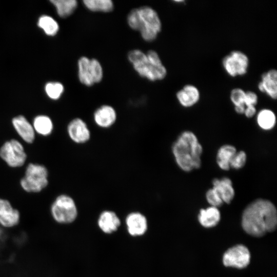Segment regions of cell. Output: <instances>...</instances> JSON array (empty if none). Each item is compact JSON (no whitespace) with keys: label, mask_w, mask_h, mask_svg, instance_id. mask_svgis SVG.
<instances>
[{"label":"cell","mask_w":277,"mask_h":277,"mask_svg":"<svg viewBox=\"0 0 277 277\" xmlns=\"http://www.w3.org/2000/svg\"><path fill=\"white\" fill-rule=\"evenodd\" d=\"M242 226L248 234L262 236L274 231L277 225V212L270 201L258 199L248 205L242 216Z\"/></svg>","instance_id":"6da1fadb"},{"label":"cell","mask_w":277,"mask_h":277,"mask_svg":"<svg viewBox=\"0 0 277 277\" xmlns=\"http://www.w3.org/2000/svg\"><path fill=\"white\" fill-rule=\"evenodd\" d=\"M171 150L176 164L184 171L201 167L203 147L193 132H182L173 143Z\"/></svg>","instance_id":"7a4b0ae2"},{"label":"cell","mask_w":277,"mask_h":277,"mask_svg":"<svg viewBox=\"0 0 277 277\" xmlns=\"http://www.w3.org/2000/svg\"><path fill=\"white\" fill-rule=\"evenodd\" d=\"M127 22L130 28L139 31L143 38L148 42L154 40L162 29L157 12L148 6L132 10L128 15Z\"/></svg>","instance_id":"3957f363"},{"label":"cell","mask_w":277,"mask_h":277,"mask_svg":"<svg viewBox=\"0 0 277 277\" xmlns=\"http://www.w3.org/2000/svg\"><path fill=\"white\" fill-rule=\"evenodd\" d=\"M130 63L138 74L151 81L164 79L167 70L163 65L158 54L153 50L145 54L135 49L129 52L128 56Z\"/></svg>","instance_id":"277c9868"},{"label":"cell","mask_w":277,"mask_h":277,"mask_svg":"<svg viewBox=\"0 0 277 277\" xmlns=\"http://www.w3.org/2000/svg\"><path fill=\"white\" fill-rule=\"evenodd\" d=\"M48 170L45 166L31 163L28 165L24 176L20 180V185L26 192H39L48 185Z\"/></svg>","instance_id":"5b68a950"},{"label":"cell","mask_w":277,"mask_h":277,"mask_svg":"<svg viewBox=\"0 0 277 277\" xmlns=\"http://www.w3.org/2000/svg\"><path fill=\"white\" fill-rule=\"evenodd\" d=\"M53 219L60 224H69L74 222L78 214L74 200L70 195L62 194L58 195L51 206Z\"/></svg>","instance_id":"8992f818"},{"label":"cell","mask_w":277,"mask_h":277,"mask_svg":"<svg viewBox=\"0 0 277 277\" xmlns=\"http://www.w3.org/2000/svg\"><path fill=\"white\" fill-rule=\"evenodd\" d=\"M103 69L100 62L95 58L81 57L78 61V75L83 84L90 86L99 83L103 78Z\"/></svg>","instance_id":"52a82bcc"},{"label":"cell","mask_w":277,"mask_h":277,"mask_svg":"<svg viewBox=\"0 0 277 277\" xmlns=\"http://www.w3.org/2000/svg\"><path fill=\"white\" fill-rule=\"evenodd\" d=\"M0 157L10 167L22 166L27 159L22 144L16 139L5 142L0 147Z\"/></svg>","instance_id":"ba28073f"},{"label":"cell","mask_w":277,"mask_h":277,"mask_svg":"<svg viewBox=\"0 0 277 277\" xmlns=\"http://www.w3.org/2000/svg\"><path fill=\"white\" fill-rule=\"evenodd\" d=\"M222 64L226 72L230 76L235 77L246 73L249 66V59L244 53L234 50L223 58Z\"/></svg>","instance_id":"9c48e42d"},{"label":"cell","mask_w":277,"mask_h":277,"mask_svg":"<svg viewBox=\"0 0 277 277\" xmlns=\"http://www.w3.org/2000/svg\"><path fill=\"white\" fill-rule=\"evenodd\" d=\"M250 261V253L245 245L238 244L227 249L223 256V263L226 267L243 269Z\"/></svg>","instance_id":"30bf717a"},{"label":"cell","mask_w":277,"mask_h":277,"mask_svg":"<svg viewBox=\"0 0 277 277\" xmlns=\"http://www.w3.org/2000/svg\"><path fill=\"white\" fill-rule=\"evenodd\" d=\"M67 131L70 140L75 144H86L91 138L89 127L85 121L79 117L73 118L68 123Z\"/></svg>","instance_id":"8fae6325"},{"label":"cell","mask_w":277,"mask_h":277,"mask_svg":"<svg viewBox=\"0 0 277 277\" xmlns=\"http://www.w3.org/2000/svg\"><path fill=\"white\" fill-rule=\"evenodd\" d=\"M125 223L128 233L132 236L143 235L147 230V218L138 211L128 213L126 217Z\"/></svg>","instance_id":"7c38bea8"},{"label":"cell","mask_w":277,"mask_h":277,"mask_svg":"<svg viewBox=\"0 0 277 277\" xmlns=\"http://www.w3.org/2000/svg\"><path fill=\"white\" fill-rule=\"evenodd\" d=\"M93 118L95 124L97 127L102 129H109L115 123L117 114L113 107L104 105L95 110Z\"/></svg>","instance_id":"4fadbf2b"},{"label":"cell","mask_w":277,"mask_h":277,"mask_svg":"<svg viewBox=\"0 0 277 277\" xmlns=\"http://www.w3.org/2000/svg\"><path fill=\"white\" fill-rule=\"evenodd\" d=\"M19 218V211L9 201L0 198V225L6 228L14 227L18 223Z\"/></svg>","instance_id":"5bb4252c"},{"label":"cell","mask_w":277,"mask_h":277,"mask_svg":"<svg viewBox=\"0 0 277 277\" xmlns=\"http://www.w3.org/2000/svg\"><path fill=\"white\" fill-rule=\"evenodd\" d=\"M12 124L17 134L26 143H32L35 132L32 125L23 115H18L12 120Z\"/></svg>","instance_id":"9a60e30c"},{"label":"cell","mask_w":277,"mask_h":277,"mask_svg":"<svg viewBox=\"0 0 277 277\" xmlns=\"http://www.w3.org/2000/svg\"><path fill=\"white\" fill-rule=\"evenodd\" d=\"M97 225L104 233L111 234L117 230L121 225V221L115 212L105 210L100 214Z\"/></svg>","instance_id":"2e32d148"},{"label":"cell","mask_w":277,"mask_h":277,"mask_svg":"<svg viewBox=\"0 0 277 277\" xmlns=\"http://www.w3.org/2000/svg\"><path fill=\"white\" fill-rule=\"evenodd\" d=\"M214 188L223 203L230 204L235 196V191L232 181L227 177L221 179L214 178L212 181Z\"/></svg>","instance_id":"e0dca14e"},{"label":"cell","mask_w":277,"mask_h":277,"mask_svg":"<svg viewBox=\"0 0 277 277\" xmlns=\"http://www.w3.org/2000/svg\"><path fill=\"white\" fill-rule=\"evenodd\" d=\"M262 80L258 84V88L272 99L277 97V71L271 69L262 75Z\"/></svg>","instance_id":"ac0fdd59"},{"label":"cell","mask_w":277,"mask_h":277,"mask_svg":"<svg viewBox=\"0 0 277 277\" xmlns=\"http://www.w3.org/2000/svg\"><path fill=\"white\" fill-rule=\"evenodd\" d=\"M200 94L199 89L194 85H186L176 93L180 104L184 107H190L199 101Z\"/></svg>","instance_id":"d6986e66"},{"label":"cell","mask_w":277,"mask_h":277,"mask_svg":"<svg viewBox=\"0 0 277 277\" xmlns=\"http://www.w3.org/2000/svg\"><path fill=\"white\" fill-rule=\"evenodd\" d=\"M220 219L221 213L218 208L213 206L201 209L198 215L199 223L205 228H211L216 226Z\"/></svg>","instance_id":"ffe728a7"},{"label":"cell","mask_w":277,"mask_h":277,"mask_svg":"<svg viewBox=\"0 0 277 277\" xmlns=\"http://www.w3.org/2000/svg\"><path fill=\"white\" fill-rule=\"evenodd\" d=\"M236 152V148L231 145L226 144L220 147L216 157L219 168L223 170H229L230 161Z\"/></svg>","instance_id":"44dd1931"},{"label":"cell","mask_w":277,"mask_h":277,"mask_svg":"<svg viewBox=\"0 0 277 277\" xmlns=\"http://www.w3.org/2000/svg\"><path fill=\"white\" fill-rule=\"evenodd\" d=\"M32 125L35 132L43 136L50 135L53 129V124L51 119L45 115L35 116Z\"/></svg>","instance_id":"7402d4cb"},{"label":"cell","mask_w":277,"mask_h":277,"mask_svg":"<svg viewBox=\"0 0 277 277\" xmlns=\"http://www.w3.org/2000/svg\"><path fill=\"white\" fill-rule=\"evenodd\" d=\"M256 122L259 126L264 130L272 129L276 123L274 113L268 109L260 110L257 114Z\"/></svg>","instance_id":"603a6c76"},{"label":"cell","mask_w":277,"mask_h":277,"mask_svg":"<svg viewBox=\"0 0 277 277\" xmlns=\"http://www.w3.org/2000/svg\"><path fill=\"white\" fill-rule=\"evenodd\" d=\"M58 15L62 17L70 15L76 9L77 3L75 0H52Z\"/></svg>","instance_id":"cb8c5ba5"},{"label":"cell","mask_w":277,"mask_h":277,"mask_svg":"<svg viewBox=\"0 0 277 277\" xmlns=\"http://www.w3.org/2000/svg\"><path fill=\"white\" fill-rule=\"evenodd\" d=\"M85 6L91 11L109 12L113 9L111 0H84Z\"/></svg>","instance_id":"d4e9b609"},{"label":"cell","mask_w":277,"mask_h":277,"mask_svg":"<svg viewBox=\"0 0 277 277\" xmlns=\"http://www.w3.org/2000/svg\"><path fill=\"white\" fill-rule=\"evenodd\" d=\"M37 25L47 35L50 36L55 35L59 29V26L56 21L48 15L41 16L38 19Z\"/></svg>","instance_id":"484cf974"},{"label":"cell","mask_w":277,"mask_h":277,"mask_svg":"<svg viewBox=\"0 0 277 277\" xmlns=\"http://www.w3.org/2000/svg\"><path fill=\"white\" fill-rule=\"evenodd\" d=\"M47 95L52 100L58 99L64 92L63 85L58 82L48 83L45 87Z\"/></svg>","instance_id":"4316f807"},{"label":"cell","mask_w":277,"mask_h":277,"mask_svg":"<svg viewBox=\"0 0 277 277\" xmlns=\"http://www.w3.org/2000/svg\"><path fill=\"white\" fill-rule=\"evenodd\" d=\"M245 92L242 89L236 88L231 91L230 98L234 107L245 106Z\"/></svg>","instance_id":"83f0119b"},{"label":"cell","mask_w":277,"mask_h":277,"mask_svg":"<svg viewBox=\"0 0 277 277\" xmlns=\"http://www.w3.org/2000/svg\"><path fill=\"white\" fill-rule=\"evenodd\" d=\"M247 155L245 151L241 150L235 154L230 163V168L234 169H240L245 165Z\"/></svg>","instance_id":"f1b7e54d"},{"label":"cell","mask_w":277,"mask_h":277,"mask_svg":"<svg viewBox=\"0 0 277 277\" xmlns=\"http://www.w3.org/2000/svg\"><path fill=\"white\" fill-rule=\"evenodd\" d=\"M206 199L211 206L218 208L224 203L216 191L213 188L207 190Z\"/></svg>","instance_id":"f546056e"},{"label":"cell","mask_w":277,"mask_h":277,"mask_svg":"<svg viewBox=\"0 0 277 277\" xmlns=\"http://www.w3.org/2000/svg\"><path fill=\"white\" fill-rule=\"evenodd\" d=\"M258 97L256 94L251 91L245 92V108L248 106H255L257 104Z\"/></svg>","instance_id":"4dcf8cb0"},{"label":"cell","mask_w":277,"mask_h":277,"mask_svg":"<svg viewBox=\"0 0 277 277\" xmlns=\"http://www.w3.org/2000/svg\"><path fill=\"white\" fill-rule=\"evenodd\" d=\"M256 112L255 106H248L245 108L244 114L247 118H251L255 114Z\"/></svg>","instance_id":"1f68e13d"}]
</instances>
